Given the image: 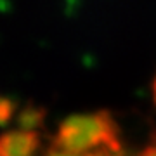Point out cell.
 Listing matches in <instances>:
<instances>
[{"mask_svg":"<svg viewBox=\"0 0 156 156\" xmlns=\"http://www.w3.org/2000/svg\"><path fill=\"white\" fill-rule=\"evenodd\" d=\"M99 146L113 153L122 149L118 125L109 111L73 115L66 118L57 128L52 147L73 154H89L90 149Z\"/></svg>","mask_w":156,"mask_h":156,"instance_id":"cell-1","label":"cell"},{"mask_svg":"<svg viewBox=\"0 0 156 156\" xmlns=\"http://www.w3.org/2000/svg\"><path fill=\"white\" fill-rule=\"evenodd\" d=\"M153 99H154V104H156V76L153 80Z\"/></svg>","mask_w":156,"mask_h":156,"instance_id":"cell-7","label":"cell"},{"mask_svg":"<svg viewBox=\"0 0 156 156\" xmlns=\"http://www.w3.org/2000/svg\"><path fill=\"white\" fill-rule=\"evenodd\" d=\"M40 146L37 130H11L0 135V156H35Z\"/></svg>","mask_w":156,"mask_h":156,"instance_id":"cell-2","label":"cell"},{"mask_svg":"<svg viewBox=\"0 0 156 156\" xmlns=\"http://www.w3.org/2000/svg\"><path fill=\"white\" fill-rule=\"evenodd\" d=\"M45 156H87V154H73V153H68V151L57 149V147H52V149H50Z\"/></svg>","mask_w":156,"mask_h":156,"instance_id":"cell-6","label":"cell"},{"mask_svg":"<svg viewBox=\"0 0 156 156\" xmlns=\"http://www.w3.org/2000/svg\"><path fill=\"white\" fill-rule=\"evenodd\" d=\"M12 115V104L7 99H0V123L9 122Z\"/></svg>","mask_w":156,"mask_h":156,"instance_id":"cell-4","label":"cell"},{"mask_svg":"<svg viewBox=\"0 0 156 156\" xmlns=\"http://www.w3.org/2000/svg\"><path fill=\"white\" fill-rule=\"evenodd\" d=\"M42 122H44V111L42 109L31 108V109H26V113L23 115V125L28 130H35V127H38Z\"/></svg>","mask_w":156,"mask_h":156,"instance_id":"cell-3","label":"cell"},{"mask_svg":"<svg viewBox=\"0 0 156 156\" xmlns=\"http://www.w3.org/2000/svg\"><path fill=\"white\" fill-rule=\"evenodd\" d=\"M139 156H156V137L139 153Z\"/></svg>","mask_w":156,"mask_h":156,"instance_id":"cell-5","label":"cell"},{"mask_svg":"<svg viewBox=\"0 0 156 156\" xmlns=\"http://www.w3.org/2000/svg\"><path fill=\"white\" fill-rule=\"evenodd\" d=\"M87 156H102V154H87Z\"/></svg>","mask_w":156,"mask_h":156,"instance_id":"cell-8","label":"cell"}]
</instances>
